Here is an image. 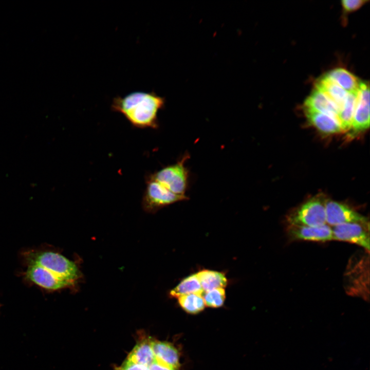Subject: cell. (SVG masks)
<instances>
[{"instance_id": "cell-21", "label": "cell", "mask_w": 370, "mask_h": 370, "mask_svg": "<svg viewBox=\"0 0 370 370\" xmlns=\"http://www.w3.org/2000/svg\"><path fill=\"white\" fill-rule=\"evenodd\" d=\"M202 296L205 305L214 308L221 306L226 298L225 289L222 288L206 291Z\"/></svg>"}, {"instance_id": "cell-4", "label": "cell", "mask_w": 370, "mask_h": 370, "mask_svg": "<svg viewBox=\"0 0 370 370\" xmlns=\"http://www.w3.org/2000/svg\"><path fill=\"white\" fill-rule=\"evenodd\" d=\"M189 158V155L185 154L176 163L166 166L148 176L173 193L188 197L186 193L189 183V170L185 166V162Z\"/></svg>"}, {"instance_id": "cell-11", "label": "cell", "mask_w": 370, "mask_h": 370, "mask_svg": "<svg viewBox=\"0 0 370 370\" xmlns=\"http://www.w3.org/2000/svg\"><path fill=\"white\" fill-rule=\"evenodd\" d=\"M304 107L326 114L339 122V110L338 107L323 91L316 87L305 100Z\"/></svg>"}, {"instance_id": "cell-19", "label": "cell", "mask_w": 370, "mask_h": 370, "mask_svg": "<svg viewBox=\"0 0 370 370\" xmlns=\"http://www.w3.org/2000/svg\"><path fill=\"white\" fill-rule=\"evenodd\" d=\"M357 94L358 91L348 92L343 107L339 114V120L342 131L351 128Z\"/></svg>"}, {"instance_id": "cell-5", "label": "cell", "mask_w": 370, "mask_h": 370, "mask_svg": "<svg viewBox=\"0 0 370 370\" xmlns=\"http://www.w3.org/2000/svg\"><path fill=\"white\" fill-rule=\"evenodd\" d=\"M142 198V207L148 213H155L160 209L176 202L188 199L176 195L156 180L147 177Z\"/></svg>"}, {"instance_id": "cell-24", "label": "cell", "mask_w": 370, "mask_h": 370, "mask_svg": "<svg viewBox=\"0 0 370 370\" xmlns=\"http://www.w3.org/2000/svg\"><path fill=\"white\" fill-rule=\"evenodd\" d=\"M149 370H177L157 362L155 360L148 366Z\"/></svg>"}, {"instance_id": "cell-8", "label": "cell", "mask_w": 370, "mask_h": 370, "mask_svg": "<svg viewBox=\"0 0 370 370\" xmlns=\"http://www.w3.org/2000/svg\"><path fill=\"white\" fill-rule=\"evenodd\" d=\"M369 126V84L366 82L360 81L351 128L353 132L358 133L365 131Z\"/></svg>"}, {"instance_id": "cell-18", "label": "cell", "mask_w": 370, "mask_h": 370, "mask_svg": "<svg viewBox=\"0 0 370 370\" xmlns=\"http://www.w3.org/2000/svg\"><path fill=\"white\" fill-rule=\"evenodd\" d=\"M203 292L197 274H194L183 279L170 291V295L172 297L178 298L191 293L202 294Z\"/></svg>"}, {"instance_id": "cell-14", "label": "cell", "mask_w": 370, "mask_h": 370, "mask_svg": "<svg viewBox=\"0 0 370 370\" xmlns=\"http://www.w3.org/2000/svg\"><path fill=\"white\" fill-rule=\"evenodd\" d=\"M305 114L308 121L320 132L334 134L342 131L340 123L323 113L305 108Z\"/></svg>"}, {"instance_id": "cell-1", "label": "cell", "mask_w": 370, "mask_h": 370, "mask_svg": "<svg viewBox=\"0 0 370 370\" xmlns=\"http://www.w3.org/2000/svg\"><path fill=\"white\" fill-rule=\"evenodd\" d=\"M165 103V98L154 91H134L114 98L111 108L124 116L134 127L156 128L158 112Z\"/></svg>"}, {"instance_id": "cell-3", "label": "cell", "mask_w": 370, "mask_h": 370, "mask_svg": "<svg viewBox=\"0 0 370 370\" xmlns=\"http://www.w3.org/2000/svg\"><path fill=\"white\" fill-rule=\"evenodd\" d=\"M326 202L322 195L310 198L289 213L286 218L288 225L315 227L326 224Z\"/></svg>"}, {"instance_id": "cell-7", "label": "cell", "mask_w": 370, "mask_h": 370, "mask_svg": "<svg viewBox=\"0 0 370 370\" xmlns=\"http://www.w3.org/2000/svg\"><path fill=\"white\" fill-rule=\"evenodd\" d=\"M326 223L330 226L349 223H369L368 219L349 206L334 200H326Z\"/></svg>"}, {"instance_id": "cell-17", "label": "cell", "mask_w": 370, "mask_h": 370, "mask_svg": "<svg viewBox=\"0 0 370 370\" xmlns=\"http://www.w3.org/2000/svg\"><path fill=\"white\" fill-rule=\"evenodd\" d=\"M203 291L214 289L225 288L227 284V279L223 272L203 270L196 273Z\"/></svg>"}, {"instance_id": "cell-10", "label": "cell", "mask_w": 370, "mask_h": 370, "mask_svg": "<svg viewBox=\"0 0 370 370\" xmlns=\"http://www.w3.org/2000/svg\"><path fill=\"white\" fill-rule=\"evenodd\" d=\"M26 278L36 285L48 290H55L73 285L46 269L35 265H28Z\"/></svg>"}, {"instance_id": "cell-9", "label": "cell", "mask_w": 370, "mask_h": 370, "mask_svg": "<svg viewBox=\"0 0 370 370\" xmlns=\"http://www.w3.org/2000/svg\"><path fill=\"white\" fill-rule=\"evenodd\" d=\"M287 234L292 240L325 242L334 240L332 228L327 224L315 227L288 225Z\"/></svg>"}, {"instance_id": "cell-22", "label": "cell", "mask_w": 370, "mask_h": 370, "mask_svg": "<svg viewBox=\"0 0 370 370\" xmlns=\"http://www.w3.org/2000/svg\"><path fill=\"white\" fill-rule=\"evenodd\" d=\"M367 2L365 0H343L341 5L344 12L349 13L357 10Z\"/></svg>"}, {"instance_id": "cell-15", "label": "cell", "mask_w": 370, "mask_h": 370, "mask_svg": "<svg viewBox=\"0 0 370 370\" xmlns=\"http://www.w3.org/2000/svg\"><path fill=\"white\" fill-rule=\"evenodd\" d=\"M324 75L334 80L348 92H354L358 90L360 81L356 76L345 68H336Z\"/></svg>"}, {"instance_id": "cell-6", "label": "cell", "mask_w": 370, "mask_h": 370, "mask_svg": "<svg viewBox=\"0 0 370 370\" xmlns=\"http://www.w3.org/2000/svg\"><path fill=\"white\" fill-rule=\"evenodd\" d=\"M334 240L346 242L369 250V223H349L332 228Z\"/></svg>"}, {"instance_id": "cell-20", "label": "cell", "mask_w": 370, "mask_h": 370, "mask_svg": "<svg viewBox=\"0 0 370 370\" xmlns=\"http://www.w3.org/2000/svg\"><path fill=\"white\" fill-rule=\"evenodd\" d=\"M181 307L187 312L196 313L202 310L205 304L202 294L191 293L178 298Z\"/></svg>"}, {"instance_id": "cell-2", "label": "cell", "mask_w": 370, "mask_h": 370, "mask_svg": "<svg viewBox=\"0 0 370 370\" xmlns=\"http://www.w3.org/2000/svg\"><path fill=\"white\" fill-rule=\"evenodd\" d=\"M24 255L28 265L40 266L57 277L72 284L80 276V271L75 263L58 253L29 251L25 252Z\"/></svg>"}, {"instance_id": "cell-16", "label": "cell", "mask_w": 370, "mask_h": 370, "mask_svg": "<svg viewBox=\"0 0 370 370\" xmlns=\"http://www.w3.org/2000/svg\"><path fill=\"white\" fill-rule=\"evenodd\" d=\"M126 360L146 366L150 365L155 360L151 340H144L136 344Z\"/></svg>"}, {"instance_id": "cell-13", "label": "cell", "mask_w": 370, "mask_h": 370, "mask_svg": "<svg viewBox=\"0 0 370 370\" xmlns=\"http://www.w3.org/2000/svg\"><path fill=\"white\" fill-rule=\"evenodd\" d=\"M315 87L323 91L334 103L340 113L343 107L348 92L325 75L317 80Z\"/></svg>"}, {"instance_id": "cell-12", "label": "cell", "mask_w": 370, "mask_h": 370, "mask_svg": "<svg viewBox=\"0 0 370 370\" xmlns=\"http://www.w3.org/2000/svg\"><path fill=\"white\" fill-rule=\"evenodd\" d=\"M155 360L163 365L177 369L179 366L177 349L167 342L151 340Z\"/></svg>"}, {"instance_id": "cell-23", "label": "cell", "mask_w": 370, "mask_h": 370, "mask_svg": "<svg viewBox=\"0 0 370 370\" xmlns=\"http://www.w3.org/2000/svg\"><path fill=\"white\" fill-rule=\"evenodd\" d=\"M119 370H149L148 366L133 363L126 360Z\"/></svg>"}]
</instances>
